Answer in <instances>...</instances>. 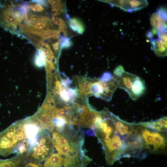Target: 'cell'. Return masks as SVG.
<instances>
[{
    "instance_id": "cell-4",
    "label": "cell",
    "mask_w": 167,
    "mask_h": 167,
    "mask_svg": "<svg viewBox=\"0 0 167 167\" xmlns=\"http://www.w3.org/2000/svg\"><path fill=\"white\" fill-rule=\"evenodd\" d=\"M24 19L14 4L10 1H0V26L12 33Z\"/></svg>"
},
{
    "instance_id": "cell-29",
    "label": "cell",
    "mask_w": 167,
    "mask_h": 167,
    "mask_svg": "<svg viewBox=\"0 0 167 167\" xmlns=\"http://www.w3.org/2000/svg\"><path fill=\"white\" fill-rule=\"evenodd\" d=\"M147 36L148 37L151 38L153 36V34L151 32L148 31L147 33Z\"/></svg>"
},
{
    "instance_id": "cell-19",
    "label": "cell",
    "mask_w": 167,
    "mask_h": 167,
    "mask_svg": "<svg viewBox=\"0 0 167 167\" xmlns=\"http://www.w3.org/2000/svg\"><path fill=\"white\" fill-rule=\"evenodd\" d=\"M35 58V63L37 66H43L45 63L44 56L42 52L40 50H38Z\"/></svg>"
},
{
    "instance_id": "cell-12",
    "label": "cell",
    "mask_w": 167,
    "mask_h": 167,
    "mask_svg": "<svg viewBox=\"0 0 167 167\" xmlns=\"http://www.w3.org/2000/svg\"><path fill=\"white\" fill-rule=\"evenodd\" d=\"M146 128H150L156 131H166L167 128V117H165L153 122L141 123Z\"/></svg>"
},
{
    "instance_id": "cell-28",
    "label": "cell",
    "mask_w": 167,
    "mask_h": 167,
    "mask_svg": "<svg viewBox=\"0 0 167 167\" xmlns=\"http://www.w3.org/2000/svg\"><path fill=\"white\" fill-rule=\"evenodd\" d=\"M59 44L58 41L54 43L53 44V47L54 50L57 51L58 49L59 48Z\"/></svg>"
},
{
    "instance_id": "cell-15",
    "label": "cell",
    "mask_w": 167,
    "mask_h": 167,
    "mask_svg": "<svg viewBox=\"0 0 167 167\" xmlns=\"http://www.w3.org/2000/svg\"><path fill=\"white\" fill-rule=\"evenodd\" d=\"M70 27L74 31L80 34H82L84 32L85 28L82 22L79 19L74 18L69 21Z\"/></svg>"
},
{
    "instance_id": "cell-1",
    "label": "cell",
    "mask_w": 167,
    "mask_h": 167,
    "mask_svg": "<svg viewBox=\"0 0 167 167\" xmlns=\"http://www.w3.org/2000/svg\"><path fill=\"white\" fill-rule=\"evenodd\" d=\"M95 135L102 144L109 165L122 157H129L126 142L116 130L113 119L102 122L99 128H96Z\"/></svg>"
},
{
    "instance_id": "cell-8",
    "label": "cell",
    "mask_w": 167,
    "mask_h": 167,
    "mask_svg": "<svg viewBox=\"0 0 167 167\" xmlns=\"http://www.w3.org/2000/svg\"><path fill=\"white\" fill-rule=\"evenodd\" d=\"M145 89L144 81L139 77L137 76L127 92L131 98L135 101L144 93Z\"/></svg>"
},
{
    "instance_id": "cell-7",
    "label": "cell",
    "mask_w": 167,
    "mask_h": 167,
    "mask_svg": "<svg viewBox=\"0 0 167 167\" xmlns=\"http://www.w3.org/2000/svg\"><path fill=\"white\" fill-rule=\"evenodd\" d=\"M137 76L136 75L125 71L120 76H116L117 87L124 89L127 92Z\"/></svg>"
},
{
    "instance_id": "cell-13",
    "label": "cell",
    "mask_w": 167,
    "mask_h": 167,
    "mask_svg": "<svg viewBox=\"0 0 167 167\" xmlns=\"http://www.w3.org/2000/svg\"><path fill=\"white\" fill-rule=\"evenodd\" d=\"M150 41L151 49L156 56L160 57L167 56V45L159 42L156 39H151Z\"/></svg>"
},
{
    "instance_id": "cell-24",
    "label": "cell",
    "mask_w": 167,
    "mask_h": 167,
    "mask_svg": "<svg viewBox=\"0 0 167 167\" xmlns=\"http://www.w3.org/2000/svg\"><path fill=\"white\" fill-rule=\"evenodd\" d=\"M125 71L123 67L121 65L117 67L114 71V74L116 76H120Z\"/></svg>"
},
{
    "instance_id": "cell-6",
    "label": "cell",
    "mask_w": 167,
    "mask_h": 167,
    "mask_svg": "<svg viewBox=\"0 0 167 167\" xmlns=\"http://www.w3.org/2000/svg\"><path fill=\"white\" fill-rule=\"evenodd\" d=\"M110 4L124 11L131 12L146 7L148 5L146 0H114L108 1Z\"/></svg>"
},
{
    "instance_id": "cell-26",
    "label": "cell",
    "mask_w": 167,
    "mask_h": 167,
    "mask_svg": "<svg viewBox=\"0 0 167 167\" xmlns=\"http://www.w3.org/2000/svg\"><path fill=\"white\" fill-rule=\"evenodd\" d=\"M52 20L55 24L59 26L65 23L62 19L59 18L56 16H53Z\"/></svg>"
},
{
    "instance_id": "cell-10",
    "label": "cell",
    "mask_w": 167,
    "mask_h": 167,
    "mask_svg": "<svg viewBox=\"0 0 167 167\" xmlns=\"http://www.w3.org/2000/svg\"><path fill=\"white\" fill-rule=\"evenodd\" d=\"M150 22L157 33H167V20L161 17L156 12L151 16Z\"/></svg>"
},
{
    "instance_id": "cell-11",
    "label": "cell",
    "mask_w": 167,
    "mask_h": 167,
    "mask_svg": "<svg viewBox=\"0 0 167 167\" xmlns=\"http://www.w3.org/2000/svg\"><path fill=\"white\" fill-rule=\"evenodd\" d=\"M44 161L42 167H64V157L58 153H52Z\"/></svg>"
},
{
    "instance_id": "cell-27",
    "label": "cell",
    "mask_w": 167,
    "mask_h": 167,
    "mask_svg": "<svg viewBox=\"0 0 167 167\" xmlns=\"http://www.w3.org/2000/svg\"><path fill=\"white\" fill-rule=\"evenodd\" d=\"M32 1V2H35L36 4L40 5L42 6H46L47 4V2L45 0H34Z\"/></svg>"
},
{
    "instance_id": "cell-14",
    "label": "cell",
    "mask_w": 167,
    "mask_h": 167,
    "mask_svg": "<svg viewBox=\"0 0 167 167\" xmlns=\"http://www.w3.org/2000/svg\"><path fill=\"white\" fill-rule=\"evenodd\" d=\"M153 142L156 152L164 150L165 148L166 141L163 136L161 134L152 131Z\"/></svg>"
},
{
    "instance_id": "cell-9",
    "label": "cell",
    "mask_w": 167,
    "mask_h": 167,
    "mask_svg": "<svg viewBox=\"0 0 167 167\" xmlns=\"http://www.w3.org/2000/svg\"><path fill=\"white\" fill-rule=\"evenodd\" d=\"M27 161L26 155L17 154L10 159L0 160V167H21L26 164Z\"/></svg>"
},
{
    "instance_id": "cell-21",
    "label": "cell",
    "mask_w": 167,
    "mask_h": 167,
    "mask_svg": "<svg viewBox=\"0 0 167 167\" xmlns=\"http://www.w3.org/2000/svg\"><path fill=\"white\" fill-rule=\"evenodd\" d=\"M28 7L35 12H41L44 10V8L40 5L31 2L28 3Z\"/></svg>"
},
{
    "instance_id": "cell-18",
    "label": "cell",
    "mask_w": 167,
    "mask_h": 167,
    "mask_svg": "<svg viewBox=\"0 0 167 167\" xmlns=\"http://www.w3.org/2000/svg\"><path fill=\"white\" fill-rule=\"evenodd\" d=\"M59 42L61 48H69L72 44V43L69 38L63 36L60 37Z\"/></svg>"
},
{
    "instance_id": "cell-23",
    "label": "cell",
    "mask_w": 167,
    "mask_h": 167,
    "mask_svg": "<svg viewBox=\"0 0 167 167\" xmlns=\"http://www.w3.org/2000/svg\"><path fill=\"white\" fill-rule=\"evenodd\" d=\"M156 12L161 17L167 20V11L165 8L160 7L158 9Z\"/></svg>"
},
{
    "instance_id": "cell-3",
    "label": "cell",
    "mask_w": 167,
    "mask_h": 167,
    "mask_svg": "<svg viewBox=\"0 0 167 167\" xmlns=\"http://www.w3.org/2000/svg\"><path fill=\"white\" fill-rule=\"evenodd\" d=\"M50 133L45 129L39 131L30 146L26 156L27 160L40 163L53 153L54 147Z\"/></svg>"
},
{
    "instance_id": "cell-5",
    "label": "cell",
    "mask_w": 167,
    "mask_h": 167,
    "mask_svg": "<svg viewBox=\"0 0 167 167\" xmlns=\"http://www.w3.org/2000/svg\"><path fill=\"white\" fill-rule=\"evenodd\" d=\"M24 19L25 25L29 29L37 32L48 29L50 23L49 17L33 15L30 11Z\"/></svg>"
},
{
    "instance_id": "cell-2",
    "label": "cell",
    "mask_w": 167,
    "mask_h": 167,
    "mask_svg": "<svg viewBox=\"0 0 167 167\" xmlns=\"http://www.w3.org/2000/svg\"><path fill=\"white\" fill-rule=\"evenodd\" d=\"M26 138L25 120L12 124L0 133V154L6 156L14 152Z\"/></svg>"
},
{
    "instance_id": "cell-20",
    "label": "cell",
    "mask_w": 167,
    "mask_h": 167,
    "mask_svg": "<svg viewBox=\"0 0 167 167\" xmlns=\"http://www.w3.org/2000/svg\"><path fill=\"white\" fill-rule=\"evenodd\" d=\"M71 90H69L66 88H63L61 92V98L65 101L69 100L71 95L72 94Z\"/></svg>"
},
{
    "instance_id": "cell-22",
    "label": "cell",
    "mask_w": 167,
    "mask_h": 167,
    "mask_svg": "<svg viewBox=\"0 0 167 167\" xmlns=\"http://www.w3.org/2000/svg\"><path fill=\"white\" fill-rule=\"evenodd\" d=\"M110 73L106 72L104 73L101 77V80L105 82H108L111 80L114 77Z\"/></svg>"
},
{
    "instance_id": "cell-17",
    "label": "cell",
    "mask_w": 167,
    "mask_h": 167,
    "mask_svg": "<svg viewBox=\"0 0 167 167\" xmlns=\"http://www.w3.org/2000/svg\"><path fill=\"white\" fill-rule=\"evenodd\" d=\"M48 1L52 6V11L56 12L61 11L64 5L60 0H49Z\"/></svg>"
},
{
    "instance_id": "cell-25",
    "label": "cell",
    "mask_w": 167,
    "mask_h": 167,
    "mask_svg": "<svg viewBox=\"0 0 167 167\" xmlns=\"http://www.w3.org/2000/svg\"><path fill=\"white\" fill-rule=\"evenodd\" d=\"M23 167H42V165L40 162L29 161L28 163H26Z\"/></svg>"
},
{
    "instance_id": "cell-16",
    "label": "cell",
    "mask_w": 167,
    "mask_h": 167,
    "mask_svg": "<svg viewBox=\"0 0 167 167\" xmlns=\"http://www.w3.org/2000/svg\"><path fill=\"white\" fill-rule=\"evenodd\" d=\"M78 87L80 92L83 94H88L90 93L91 84L88 81L86 80L81 81V82L78 84Z\"/></svg>"
}]
</instances>
